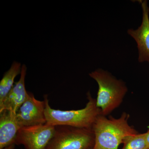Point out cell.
I'll return each instance as SVG.
<instances>
[{"instance_id":"4fadbf2b","label":"cell","mask_w":149,"mask_h":149,"mask_svg":"<svg viewBox=\"0 0 149 149\" xmlns=\"http://www.w3.org/2000/svg\"><path fill=\"white\" fill-rule=\"evenodd\" d=\"M15 146V144H13V145H10V146H8L5 147V148H3L2 149H14Z\"/></svg>"},{"instance_id":"277c9868","label":"cell","mask_w":149,"mask_h":149,"mask_svg":"<svg viewBox=\"0 0 149 149\" xmlns=\"http://www.w3.org/2000/svg\"><path fill=\"white\" fill-rule=\"evenodd\" d=\"M53 138L45 149H92L95 143L93 129L65 125L55 126Z\"/></svg>"},{"instance_id":"8992f818","label":"cell","mask_w":149,"mask_h":149,"mask_svg":"<svg viewBox=\"0 0 149 149\" xmlns=\"http://www.w3.org/2000/svg\"><path fill=\"white\" fill-rule=\"evenodd\" d=\"M45 100H37L32 93L29 95L15 114L17 121L20 128L44 125L47 123Z\"/></svg>"},{"instance_id":"6da1fadb","label":"cell","mask_w":149,"mask_h":149,"mask_svg":"<svg viewBox=\"0 0 149 149\" xmlns=\"http://www.w3.org/2000/svg\"><path fill=\"white\" fill-rule=\"evenodd\" d=\"M129 118L126 112L118 118L99 116L92 127L95 143L92 149H118L126 137L139 133L129 125Z\"/></svg>"},{"instance_id":"5b68a950","label":"cell","mask_w":149,"mask_h":149,"mask_svg":"<svg viewBox=\"0 0 149 149\" xmlns=\"http://www.w3.org/2000/svg\"><path fill=\"white\" fill-rule=\"evenodd\" d=\"M56 127L44 125L21 127L17 134L15 144L25 149H45L53 137Z\"/></svg>"},{"instance_id":"7a4b0ae2","label":"cell","mask_w":149,"mask_h":149,"mask_svg":"<svg viewBox=\"0 0 149 149\" xmlns=\"http://www.w3.org/2000/svg\"><path fill=\"white\" fill-rule=\"evenodd\" d=\"M88 102L82 109L63 111L52 108L48 96L44 95L45 102V114L47 123L54 126L65 125L74 128L92 129L97 118L102 115L101 111L96 104L90 92L87 93Z\"/></svg>"},{"instance_id":"ba28073f","label":"cell","mask_w":149,"mask_h":149,"mask_svg":"<svg viewBox=\"0 0 149 149\" xmlns=\"http://www.w3.org/2000/svg\"><path fill=\"white\" fill-rule=\"evenodd\" d=\"M27 67L25 65L22 66L19 80L9 92L1 102L0 103V111L7 110L16 113L22 105L27 100L29 93L25 88V79Z\"/></svg>"},{"instance_id":"9c48e42d","label":"cell","mask_w":149,"mask_h":149,"mask_svg":"<svg viewBox=\"0 0 149 149\" xmlns=\"http://www.w3.org/2000/svg\"><path fill=\"white\" fill-rule=\"evenodd\" d=\"M15 114L7 110L0 111V149L15 144L17 134L20 128Z\"/></svg>"},{"instance_id":"30bf717a","label":"cell","mask_w":149,"mask_h":149,"mask_svg":"<svg viewBox=\"0 0 149 149\" xmlns=\"http://www.w3.org/2000/svg\"><path fill=\"white\" fill-rule=\"evenodd\" d=\"M21 63L14 61L10 68L4 74L0 82V103L13 87L14 80L18 74L21 73Z\"/></svg>"},{"instance_id":"7c38bea8","label":"cell","mask_w":149,"mask_h":149,"mask_svg":"<svg viewBox=\"0 0 149 149\" xmlns=\"http://www.w3.org/2000/svg\"><path fill=\"white\" fill-rule=\"evenodd\" d=\"M145 137L147 143L149 145V125L148 127V130L146 133H145Z\"/></svg>"},{"instance_id":"3957f363","label":"cell","mask_w":149,"mask_h":149,"mask_svg":"<svg viewBox=\"0 0 149 149\" xmlns=\"http://www.w3.org/2000/svg\"><path fill=\"white\" fill-rule=\"evenodd\" d=\"M89 75L98 85L96 104L101 111L102 115L106 116L120 106L128 88L122 80L103 69L96 70Z\"/></svg>"},{"instance_id":"52a82bcc","label":"cell","mask_w":149,"mask_h":149,"mask_svg":"<svg viewBox=\"0 0 149 149\" xmlns=\"http://www.w3.org/2000/svg\"><path fill=\"white\" fill-rule=\"evenodd\" d=\"M139 1L143 13L142 23L137 29L131 28L127 32L137 43L139 62H147L149 63V8L148 1Z\"/></svg>"},{"instance_id":"8fae6325","label":"cell","mask_w":149,"mask_h":149,"mask_svg":"<svg viewBox=\"0 0 149 149\" xmlns=\"http://www.w3.org/2000/svg\"><path fill=\"white\" fill-rule=\"evenodd\" d=\"M122 149H149V145L145 137V133H138L125 138Z\"/></svg>"}]
</instances>
